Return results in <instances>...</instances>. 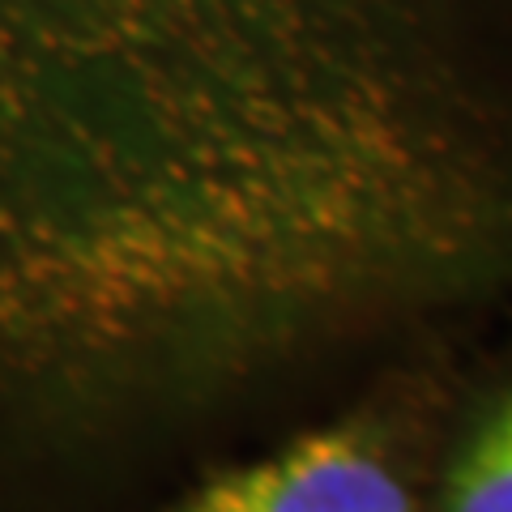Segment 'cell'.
<instances>
[{"label":"cell","mask_w":512,"mask_h":512,"mask_svg":"<svg viewBox=\"0 0 512 512\" xmlns=\"http://www.w3.org/2000/svg\"><path fill=\"white\" fill-rule=\"evenodd\" d=\"M427 512H512V372L474 393L440 431Z\"/></svg>","instance_id":"obj_3"},{"label":"cell","mask_w":512,"mask_h":512,"mask_svg":"<svg viewBox=\"0 0 512 512\" xmlns=\"http://www.w3.org/2000/svg\"><path fill=\"white\" fill-rule=\"evenodd\" d=\"M504 312L512 0H0V512Z\"/></svg>","instance_id":"obj_1"},{"label":"cell","mask_w":512,"mask_h":512,"mask_svg":"<svg viewBox=\"0 0 512 512\" xmlns=\"http://www.w3.org/2000/svg\"><path fill=\"white\" fill-rule=\"evenodd\" d=\"M436 444L431 397L393 384L205 461L146 512H427Z\"/></svg>","instance_id":"obj_2"}]
</instances>
